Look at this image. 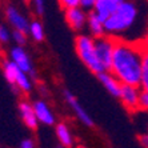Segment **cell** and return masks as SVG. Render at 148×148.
I'll return each mask as SVG.
<instances>
[{"label": "cell", "mask_w": 148, "mask_h": 148, "mask_svg": "<svg viewBox=\"0 0 148 148\" xmlns=\"http://www.w3.org/2000/svg\"><path fill=\"white\" fill-rule=\"evenodd\" d=\"M59 5L64 11L72 10V8L80 7V0H60V1H59Z\"/></svg>", "instance_id": "44dd1931"}, {"label": "cell", "mask_w": 148, "mask_h": 148, "mask_svg": "<svg viewBox=\"0 0 148 148\" xmlns=\"http://www.w3.org/2000/svg\"><path fill=\"white\" fill-rule=\"evenodd\" d=\"M1 69H3V73L5 76V79L8 80V83H11L12 86L16 82L17 76L21 73V71L17 68V66L14 62H11L10 59H4L1 62Z\"/></svg>", "instance_id": "2e32d148"}, {"label": "cell", "mask_w": 148, "mask_h": 148, "mask_svg": "<svg viewBox=\"0 0 148 148\" xmlns=\"http://www.w3.org/2000/svg\"><path fill=\"white\" fill-rule=\"evenodd\" d=\"M27 34L32 38V40L38 41V43L43 41L45 38L44 27H43V24H41L39 20H32L31 23H29V28H28Z\"/></svg>", "instance_id": "e0dca14e"}, {"label": "cell", "mask_w": 148, "mask_h": 148, "mask_svg": "<svg viewBox=\"0 0 148 148\" xmlns=\"http://www.w3.org/2000/svg\"><path fill=\"white\" fill-rule=\"evenodd\" d=\"M4 14H5L7 21L14 27L15 31H20L27 34L31 21L28 20L27 16L21 11H19V8L15 7L14 4H8L5 10H4Z\"/></svg>", "instance_id": "8992f818"}, {"label": "cell", "mask_w": 148, "mask_h": 148, "mask_svg": "<svg viewBox=\"0 0 148 148\" xmlns=\"http://www.w3.org/2000/svg\"><path fill=\"white\" fill-rule=\"evenodd\" d=\"M56 138H58L59 143L66 148H71L73 145V136L71 130L68 128L66 123H58L55 128Z\"/></svg>", "instance_id": "9a60e30c"}, {"label": "cell", "mask_w": 148, "mask_h": 148, "mask_svg": "<svg viewBox=\"0 0 148 148\" xmlns=\"http://www.w3.org/2000/svg\"><path fill=\"white\" fill-rule=\"evenodd\" d=\"M139 15L138 4L134 1L121 0L117 10L114 15L104 21V29L106 35L114 39H119V35L127 32L132 25L136 23Z\"/></svg>", "instance_id": "7a4b0ae2"}, {"label": "cell", "mask_w": 148, "mask_h": 148, "mask_svg": "<svg viewBox=\"0 0 148 148\" xmlns=\"http://www.w3.org/2000/svg\"><path fill=\"white\" fill-rule=\"evenodd\" d=\"M95 3H96V0H80V8L86 14H91V12H93Z\"/></svg>", "instance_id": "7402d4cb"}, {"label": "cell", "mask_w": 148, "mask_h": 148, "mask_svg": "<svg viewBox=\"0 0 148 148\" xmlns=\"http://www.w3.org/2000/svg\"><path fill=\"white\" fill-rule=\"evenodd\" d=\"M12 39L17 44V47H23V45L27 43V34L24 32H20V31H12Z\"/></svg>", "instance_id": "d6986e66"}, {"label": "cell", "mask_w": 148, "mask_h": 148, "mask_svg": "<svg viewBox=\"0 0 148 148\" xmlns=\"http://www.w3.org/2000/svg\"><path fill=\"white\" fill-rule=\"evenodd\" d=\"M140 43H141V45H143V48L148 51V28H147V31H145L144 36L140 39Z\"/></svg>", "instance_id": "4316f807"}, {"label": "cell", "mask_w": 148, "mask_h": 148, "mask_svg": "<svg viewBox=\"0 0 148 148\" xmlns=\"http://www.w3.org/2000/svg\"><path fill=\"white\" fill-rule=\"evenodd\" d=\"M100 83L103 84V87L107 90L108 93H111L112 96L119 97L120 96V90H121V84L119 83V80L115 77L111 72H103L97 75Z\"/></svg>", "instance_id": "4fadbf2b"}, {"label": "cell", "mask_w": 148, "mask_h": 148, "mask_svg": "<svg viewBox=\"0 0 148 148\" xmlns=\"http://www.w3.org/2000/svg\"><path fill=\"white\" fill-rule=\"evenodd\" d=\"M34 12L38 16H43V14H44L45 11V3L44 1H41V0H36V1H34Z\"/></svg>", "instance_id": "603a6c76"}, {"label": "cell", "mask_w": 148, "mask_h": 148, "mask_svg": "<svg viewBox=\"0 0 148 148\" xmlns=\"http://www.w3.org/2000/svg\"><path fill=\"white\" fill-rule=\"evenodd\" d=\"M120 1L121 0H96L95 8H93V14L104 23L114 15V12L119 7Z\"/></svg>", "instance_id": "30bf717a"}, {"label": "cell", "mask_w": 148, "mask_h": 148, "mask_svg": "<svg viewBox=\"0 0 148 148\" xmlns=\"http://www.w3.org/2000/svg\"><path fill=\"white\" fill-rule=\"evenodd\" d=\"M147 134H148V127H147Z\"/></svg>", "instance_id": "f546056e"}, {"label": "cell", "mask_w": 148, "mask_h": 148, "mask_svg": "<svg viewBox=\"0 0 148 148\" xmlns=\"http://www.w3.org/2000/svg\"><path fill=\"white\" fill-rule=\"evenodd\" d=\"M116 39L111 38L108 35H104L101 38L93 39V48L96 53L97 60L103 66L106 72H110L111 63H112V56H114V48Z\"/></svg>", "instance_id": "277c9868"}, {"label": "cell", "mask_w": 148, "mask_h": 148, "mask_svg": "<svg viewBox=\"0 0 148 148\" xmlns=\"http://www.w3.org/2000/svg\"><path fill=\"white\" fill-rule=\"evenodd\" d=\"M87 17H88V14H86L80 7L64 11V19L73 31H80L86 27Z\"/></svg>", "instance_id": "9c48e42d"}, {"label": "cell", "mask_w": 148, "mask_h": 148, "mask_svg": "<svg viewBox=\"0 0 148 148\" xmlns=\"http://www.w3.org/2000/svg\"><path fill=\"white\" fill-rule=\"evenodd\" d=\"M144 51L140 40L116 39L110 72L121 86L140 87Z\"/></svg>", "instance_id": "6da1fadb"}, {"label": "cell", "mask_w": 148, "mask_h": 148, "mask_svg": "<svg viewBox=\"0 0 148 148\" xmlns=\"http://www.w3.org/2000/svg\"><path fill=\"white\" fill-rule=\"evenodd\" d=\"M139 141H140L141 147H144V148H148V134L140 135V138H139Z\"/></svg>", "instance_id": "484cf974"}, {"label": "cell", "mask_w": 148, "mask_h": 148, "mask_svg": "<svg viewBox=\"0 0 148 148\" xmlns=\"http://www.w3.org/2000/svg\"><path fill=\"white\" fill-rule=\"evenodd\" d=\"M19 148H35V141L32 139H24L20 143Z\"/></svg>", "instance_id": "d4e9b609"}, {"label": "cell", "mask_w": 148, "mask_h": 148, "mask_svg": "<svg viewBox=\"0 0 148 148\" xmlns=\"http://www.w3.org/2000/svg\"><path fill=\"white\" fill-rule=\"evenodd\" d=\"M141 92L148 93V51L145 49L143 55V64H141V79H140Z\"/></svg>", "instance_id": "ac0fdd59"}, {"label": "cell", "mask_w": 148, "mask_h": 148, "mask_svg": "<svg viewBox=\"0 0 148 148\" xmlns=\"http://www.w3.org/2000/svg\"><path fill=\"white\" fill-rule=\"evenodd\" d=\"M75 49L83 64L95 75L106 72L103 66L97 60L95 48H93V39L88 35H79L75 40Z\"/></svg>", "instance_id": "3957f363"}, {"label": "cell", "mask_w": 148, "mask_h": 148, "mask_svg": "<svg viewBox=\"0 0 148 148\" xmlns=\"http://www.w3.org/2000/svg\"><path fill=\"white\" fill-rule=\"evenodd\" d=\"M77 148H86V147H84V145H79V147H77Z\"/></svg>", "instance_id": "f1b7e54d"}, {"label": "cell", "mask_w": 148, "mask_h": 148, "mask_svg": "<svg viewBox=\"0 0 148 148\" xmlns=\"http://www.w3.org/2000/svg\"><path fill=\"white\" fill-rule=\"evenodd\" d=\"M32 106H34L35 115H36V119L39 123H43L44 125H53L56 123V117L52 110L49 108V106L47 104V101L36 100Z\"/></svg>", "instance_id": "8fae6325"}, {"label": "cell", "mask_w": 148, "mask_h": 148, "mask_svg": "<svg viewBox=\"0 0 148 148\" xmlns=\"http://www.w3.org/2000/svg\"><path fill=\"white\" fill-rule=\"evenodd\" d=\"M140 95L141 90L140 87H132V86H121L120 96L119 99L130 112H136L140 110Z\"/></svg>", "instance_id": "5b68a950"}, {"label": "cell", "mask_w": 148, "mask_h": 148, "mask_svg": "<svg viewBox=\"0 0 148 148\" xmlns=\"http://www.w3.org/2000/svg\"><path fill=\"white\" fill-rule=\"evenodd\" d=\"M19 114H20L21 120L24 121V124L28 128H31V130H36L38 128L39 121L36 119L32 103H29L27 100H21L19 103Z\"/></svg>", "instance_id": "7c38bea8"}, {"label": "cell", "mask_w": 148, "mask_h": 148, "mask_svg": "<svg viewBox=\"0 0 148 148\" xmlns=\"http://www.w3.org/2000/svg\"><path fill=\"white\" fill-rule=\"evenodd\" d=\"M11 38H12V34L10 32L8 27L1 24L0 25V44H7V43H10Z\"/></svg>", "instance_id": "ffe728a7"}, {"label": "cell", "mask_w": 148, "mask_h": 148, "mask_svg": "<svg viewBox=\"0 0 148 148\" xmlns=\"http://www.w3.org/2000/svg\"><path fill=\"white\" fill-rule=\"evenodd\" d=\"M87 25H88V29H90V34H91V38L92 39L101 38V36L106 35L104 23L100 20L93 12L88 14V17H87Z\"/></svg>", "instance_id": "5bb4252c"}, {"label": "cell", "mask_w": 148, "mask_h": 148, "mask_svg": "<svg viewBox=\"0 0 148 148\" xmlns=\"http://www.w3.org/2000/svg\"><path fill=\"white\" fill-rule=\"evenodd\" d=\"M64 99H66L67 104L71 107V110L73 111V114L76 115V117H77L83 124H86V125H88V127H92L93 125L92 117H91L90 115H88V112L80 106L79 100L75 97V95L66 90L64 91Z\"/></svg>", "instance_id": "ba28073f"}, {"label": "cell", "mask_w": 148, "mask_h": 148, "mask_svg": "<svg viewBox=\"0 0 148 148\" xmlns=\"http://www.w3.org/2000/svg\"><path fill=\"white\" fill-rule=\"evenodd\" d=\"M10 60L14 62L17 66V68L20 69L21 72L27 73L28 76L34 77L35 76V69H34V64H32L31 59L28 56V53L25 52V49L23 47H14L10 51Z\"/></svg>", "instance_id": "52a82bcc"}, {"label": "cell", "mask_w": 148, "mask_h": 148, "mask_svg": "<svg viewBox=\"0 0 148 148\" xmlns=\"http://www.w3.org/2000/svg\"><path fill=\"white\" fill-rule=\"evenodd\" d=\"M140 110L148 112V93L141 92L140 95Z\"/></svg>", "instance_id": "cb8c5ba5"}, {"label": "cell", "mask_w": 148, "mask_h": 148, "mask_svg": "<svg viewBox=\"0 0 148 148\" xmlns=\"http://www.w3.org/2000/svg\"><path fill=\"white\" fill-rule=\"evenodd\" d=\"M1 55H3V51H1V47H0V58H1Z\"/></svg>", "instance_id": "83f0119b"}]
</instances>
